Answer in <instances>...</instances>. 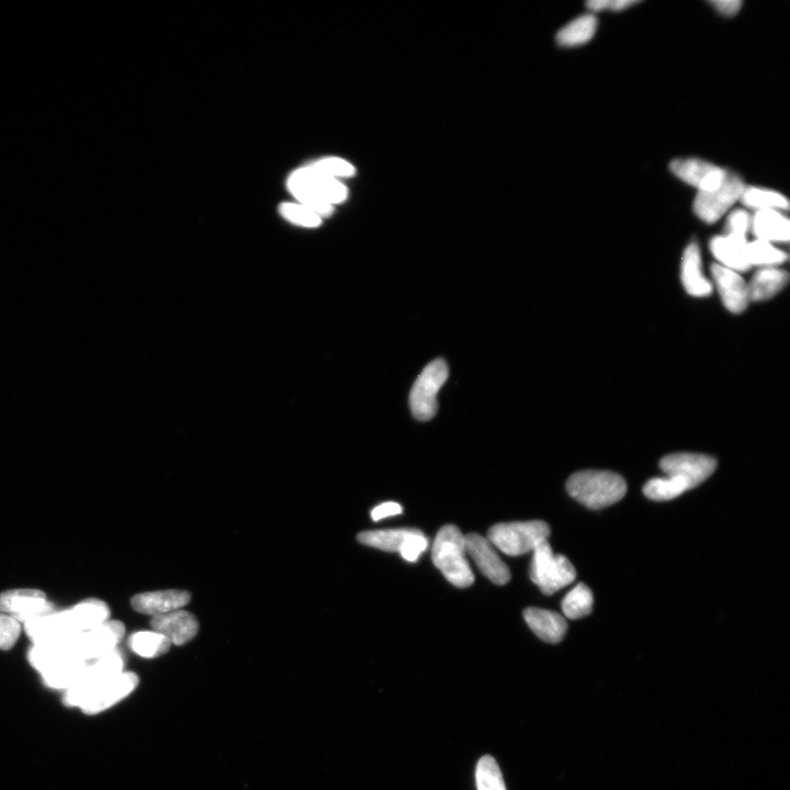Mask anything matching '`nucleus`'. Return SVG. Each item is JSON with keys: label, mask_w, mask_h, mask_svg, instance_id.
I'll list each match as a JSON object with an SVG mask.
<instances>
[{"label": "nucleus", "mask_w": 790, "mask_h": 790, "mask_svg": "<svg viewBox=\"0 0 790 790\" xmlns=\"http://www.w3.org/2000/svg\"><path fill=\"white\" fill-rule=\"evenodd\" d=\"M139 685V677L122 672L106 680L78 683L65 692L66 705L76 707L88 715L105 711L128 697Z\"/></svg>", "instance_id": "nucleus-1"}, {"label": "nucleus", "mask_w": 790, "mask_h": 790, "mask_svg": "<svg viewBox=\"0 0 790 790\" xmlns=\"http://www.w3.org/2000/svg\"><path fill=\"white\" fill-rule=\"evenodd\" d=\"M288 187L301 205L321 218L331 216L335 203L343 202L348 195L342 183L316 172L311 165L293 173Z\"/></svg>", "instance_id": "nucleus-2"}, {"label": "nucleus", "mask_w": 790, "mask_h": 790, "mask_svg": "<svg viewBox=\"0 0 790 790\" xmlns=\"http://www.w3.org/2000/svg\"><path fill=\"white\" fill-rule=\"evenodd\" d=\"M567 490L591 510H602L624 499L627 483L611 471L585 470L574 473L567 482Z\"/></svg>", "instance_id": "nucleus-3"}, {"label": "nucleus", "mask_w": 790, "mask_h": 790, "mask_svg": "<svg viewBox=\"0 0 790 790\" xmlns=\"http://www.w3.org/2000/svg\"><path fill=\"white\" fill-rule=\"evenodd\" d=\"M436 568L444 577L460 589L469 588L474 575L467 560L466 538L454 525L439 530L432 548Z\"/></svg>", "instance_id": "nucleus-4"}, {"label": "nucleus", "mask_w": 790, "mask_h": 790, "mask_svg": "<svg viewBox=\"0 0 790 790\" xmlns=\"http://www.w3.org/2000/svg\"><path fill=\"white\" fill-rule=\"evenodd\" d=\"M550 528L541 521L505 523L489 530L488 540L505 555L517 557L534 552L548 541Z\"/></svg>", "instance_id": "nucleus-5"}, {"label": "nucleus", "mask_w": 790, "mask_h": 790, "mask_svg": "<svg viewBox=\"0 0 790 790\" xmlns=\"http://www.w3.org/2000/svg\"><path fill=\"white\" fill-rule=\"evenodd\" d=\"M529 577L541 593L552 595L573 583L577 571L568 558L553 553L548 541H545L534 551Z\"/></svg>", "instance_id": "nucleus-6"}, {"label": "nucleus", "mask_w": 790, "mask_h": 790, "mask_svg": "<svg viewBox=\"0 0 790 790\" xmlns=\"http://www.w3.org/2000/svg\"><path fill=\"white\" fill-rule=\"evenodd\" d=\"M448 375L445 360L436 359L417 378L410 394L411 411L416 420L426 422L436 415L437 394L447 381Z\"/></svg>", "instance_id": "nucleus-7"}, {"label": "nucleus", "mask_w": 790, "mask_h": 790, "mask_svg": "<svg viewBox=\"0 0 790 790\" xmlns=\"http://www.w3.org/2000/svg\"><path fill=\"white\" fill-rule=\"evenodd\" d=\"M126 627L118 620H108L89 631L78 632L69 637L74 656L83 662H92L118 649Z\"/></svg>", "instance_id": "nucleus-8"}, {"label": "nucleus", "mask_w": 790, "mask_h": 790, "mask_svg": "<svg viewBox=\"0 0 790 790\" xmlns=\"http://www.w3.org/2000/svg\"><path fill=\"white\" fill-rule=\"evenodd\" d=\"M744 186L737 175H727L724 183L710 191H698L694 209L699 219L707 223L718 221L724 214L741 199Z\"/></svg>", "instance_id": "nucleus-9"}, {"label": "nucleus", "mask_w": 790, "mask_h": 790, "mask_svg": "<svg viewBox=\"0 0 790 790\" xmlns=\"http://www.w3.org/2000/svg\"><path fill=\"white\" fill-rule=\"evenodd\" d=\"M47 595L39 590H10L0 593V613L14 617L20 624L54 613Z\"/></svg>", "instance_id": "nucleus-10"}, {"label": "nucleus", "mask_w": 790, "mask_h": 790, "mask_svg": "<svg viewBox=\"0 0 790 790\" xmlns=\"http://www.w3.org/2000/svg\"><path fill=\"white\" fill-rule=\"evenodd\" d=\"M660 467L668 477L683 480L692 490L715 472L717 461L706 455L680 453L665 456Z\"/></svg>", "instance_id": "nucleus-11"}, {"label": "nucleus", "mask_w": 790, "mask_h": 790, "mask_svg": "<svg viewBox=\"0 0 790 790\" xmlns=\"http://www.w3.org/2000/svg\"><path fill=\"white\" fill-rule=\"evenodd\" d=\"M466 538V550L480 571L496 585H504L511 580V571L503 562L488 538L478 534H469Z\"/></svg>", "instance_id": "nucleus-12"}, {"label": "nucleus", "mask_w": 790, "mask_h": 790, "mask_svg": "<svg viewBox=\"0 0 790 790\" xmlns=\"http://www.w3.org/2000/svg\"><path fill=\"white\" fill-rule=\"evenodd\" d=\"M671 171L683 182L698 188V191H710L719 187L726 179L728 173L714 164L687 158L675 160L671 163Z\"/></svg>", "instance_id": "nucleus-13"}, {"label": "nucleus", "mask_w": 790, "mask_h": 790, "mask_svg": "<svg viewBox=\"0 0 790 790\" xmlns=\"http://www.w3.org/2000/svg\"><path fill=\"white\" fill-rule=\"evenodd\" d=\"M711 272L725 307L736 314L746 310L751 301L748 282L739 273L718 264L713 265Z\"/></svg>", "instance_id": "nucleus-14"}, {"label": "nucleus", "mask_w": 790, "mask_h": 790, "mask_svg": "<svg viewBox=\"0 0 790 790\" xmlns=\"http://www.w3.org/2000/svg\"><path fill=\"white\" fill-rule=\"evenodd\" d=\"M191 600V595L182 590L146 592L135 595L131 600L134 611L153 617L162 616L183 609Z\"/></svg>", "instance_id": "nucleus-15"}, {"label": "nucleus", "mask_w": 790, "mask_h": 790, "mask_svg": "<svg viewBox=\"0 0 790 790\" xmlns=\"http://www.w3.org/2000/svg\"><path fill=\"white\" fill-rule=\"evenodd\" d=\"M151 626L160 632L172 645L184 646L193 640L199 631V623L195 615L179 609V611L152 618Z\"/></svg>", "instance_id": "nucleus-16"}, {"label": "nucleus", "mask_w": 790, "mask_h": 790, "mask_svg": "<svg viewBox=\"0 0 790 790\" xmlns=\"http://www.w3.org/2000/svg\"><path fill=\"white\" fill-rule=\"evenodd\" d=\"M748 243L747 237L725 234L711 241L710 250L716 257L718 265L740 274L748 272L751 268Z\"/></svg>", "instance_id": "nucleus-17"}, {"label": "nucleus", "mask_w": 790, "mask_h": 790, "mask_svg": "<svg viewBox=\"0 0 790 790\" xmlns=\"http://www.w3.org/2000/svg\"><path fill=\"white\" fill-rule=\"evenodd\" d=\"M24 625L26 634L33 642V645L58 641L71 635L78 634V632L72 629L66 611L54 612L50 615L36 618Z\"/></svg>", "instance_id": "nucleus-18"}, {"label": "nucleus", "mask_w": 790, "mask_h": 790, "mask_svg": "<svg viewBox=\"0 0 790 790\" xmlns=\"http://www.w3.org/2000/svg\"><path fill=\"white\" fill-rule=\"evenodd\" d=\"M681 278L685 290L693 297L705 298L713 292V285L703 273L701 252H699L696 243H692L686 248L682 261Z\"/></svg>", "instance_id": "nucleus-19"}, {"label": "nucleus", "mask_w": 790, "mask_h": 790, "mask_svg": "<svg viewBox=\"0 0 790 790\" xmlns=\"http://www.w3.org/2000/svg\"><path fill=\"white\" fill-rule=\"evenodd\" d=\"M524 618L534 634L545 642L558 643L567 634V620L558 613L530 607L524 612Z\"/></svg>", "instance_id": "nucleus-20"}, {"label": "nucleus", "mask_w": 790, "mask_h": 790, "mask_svg": "<svg viewBox=\"0 0 790 790\" xmlns=\"http://www.w3.org/2000/svg\"><path fill=\"white\" fill-rule=\"evenodd\" d=\"M751 229L761 241L772 244L789 241L790 223L781 211H756L752 218Z\"/></svg>", "instance_id": "nucleus-21"}, {"label": "nucleus", "mask_w": 790, "mask_h": 790, "mask_svg": "<svg viewBox=\"0 0 790 790\" xmlns=\"http://www.w3.org/2000/svg\"><path fill=\"white\" fill-rule=\"evenodd\" d=\"M75 632H85L108 622L109 606L96 598H90L66 611Z\"/></svg>", "instance_id": "nucleus-22"}, {"label": "nucleus", "mask_w": 790, "mask_h": 790, "mask_svg": "<svg viewBox=\"0 0 790 790\" xmlns=\"http://www.w3.org/2000/svg\"><path fill=\"white\" fill-rule=\"evenodd\" d=\"M788 274L778 267L760 268L749 285L751 301L769 300L781 292L788 282Z\"/></svg>", "instance_id": "nucleus-23"}, {"label": "nucleus", "mask_w": 790, "mask_h": 790, "mask_svg": "<svg viewBox=\"0 0 790 790\" xmlns=\"http://www.w3.org/2000/svg\"><path fill=\"white\" fill-rule=\"evenodd\" d=\"M416 529L371 530L358 535L359 543L389 552H401Z\"/></svg>", "instance_id": "nucleus-24"}, {"label": "nucleus", "mask_w": 790, "mask_h": 790, "mask_svg": "<svg viewBox=\"0 0 790 790\" xmlns=\"http://www.w3.org/2000/svg\"><path fill=\"white\" fill-rule=\"evenodd\" d=\"M129 646L134 653L145 659L164 656L172 647L171 641L154 630L135 632L129 639Z\"/></svg>", "instance_id": "nucleus-25"}, {"label": "nucleus", "mask_w": 790, "mask_h": 790, "mask_svg": "<svg viewBox=\"0 0 790 790\" xmlns=\"http://www.w3.org/2000/svg\"><path fill=\"white\" fill-rule=\"evenodd\" d=\"M597 20L594 15H584L564 27L557 36L563 47H577L589 42L595 35Z\"/></svg>", "instance_id": "nucleus-26"}, {"label": "nucleus", "mask_w": 790, "mask_h": 790, "mask_svg": "<svg viewBox=\"0 0 790 790\" xmlns=\"http://www.w3.org/2000/svg\"><path fill=\"white\" fill-rule=\"evenodd\" d=\"M744 206L756 211L788 210L789 202L777 191L762 188H746L740 199Z\"/></svg>", "instance_id": "nucleus-27"}, {"label": "nucleus", "mask_w": 790, "mask_h": 790, "mask_svg": "<svg viewBox=\"0 0 790 790\" xmlns=\"http://www.w3.org/2000/svg\"><path fill=\"white\" fill-rule=\"evenodd\" d=\"M593 604L594 597L589 586L580 583L564 597L562 611L570 619H579L592 613Z\"/></svg>", "instance_id": "nucleus-28"}, {"label": "nucleus", "mask_w": 790, "mask_h": 790, "mask_svg": "<svg viewBox=\"0 0 790 790\" xmlns=\"http://www.w3.org/2000/svg\"><path fill=\"white\" fill-rule=\"evenodd\" d=\"M687 484L679 478H657L650 480L643 488L648 499L657 502L671 501L688 491Z\"/></svg>", "instance_id": "nucleus-29"}, {"label": "nucleus", "mask_w": 790, "mask_h": 790, "mask_svg": "<svg viewBox=\"0 0 790 790\" xmlns=\"http://www.w3.org/2000/svg\"><path fill=\"white\" fill-rule=\"evenodd\" d=\"M748 258L751 267H777L787 261V254L772 243L756 240L748 243Z\"/></svg>", "instance_id": "nucleus-30"}, {"label": "nucleus", "mask_w": 790, "mask_h": 790, "mask_svg": "<svg viewBox=\"0 0 790 790\" xmlns=\"http://www.w3.org/2000/svg\"><path fill=\"white\" fill-rule=\"evenodd\" d=\"M476 780L478 790H506L500 767L490 755L479 761Z\"/></svg>", "instance_id": "nucleus-31"}, {"label": "nucleus", "mask_w": 790, "mask_h": 790, "mask_svg": "<svg viewBox=\"0 0 790 790\" xmlns=\"http://www.w3.org/2000/svg\"><path fill=\"white\" fill-rule=\"evenodd\" d=\"M281 216L304 228H318L322 218L301 203H284L280 206Z\"/></svg>", "instance_id": "nucleus-32"}, {"label": "nucleus", "mask_w": 790, "mask_h": 790, "mask_svg": "<svg viewBox=\"0 0 790 790\" xmlns=\"http://www.w3.org/2000/svg\"><path fill=\"white\" fill-rule=\"evenodd\" d=\"M311 166L316 172L334 179L338 177H351L355 174V167L351 163L337 157L324 158V160L316 162Z\"/></svg>", "instance_id": "nucleus-33"}, {"label": "nucleus", "mask_w": 790, "mask_h": 790, "mask_svg": "<svg viewBox=\"0 0 790 790\" xmlns=\"http://www.w3.org/2000/svg\"><path fill=\"white\" fill-rule=\"evenodd\" d=\"M21 634V624L14 617L0 613V650H10Z\"/></svg>", "instance_id": "nucleus-34"}, {"label": "nucleus", "mask_w": 790, "mask_h": 790, "mask_svg": "<svg viewBox=\"0 0 790 790\" xmlns=\"http://www.w3.org/2000/svg\"><path fill=\"white\" fill-rule=\"evenodd\" d=\"M427 548L428 539L421 530L416 529V532L406 541L400 553L406 561L415 562Z\"/></svg>", "instance_id": "nucleus-35"}, {"label": "nucleus", "mask_w": 790, "mask_h": 790, "mask_svg": "<svg viewBox=\"0 0 790 790\" xmlns=\"http://www.w3.org/2000/svg\"><path fill=\"white\" fill-rule=\"evenodd\" d=\"M751 224L752 218L747 211L738 210L732 212L727 222L726 234L747 237Z\"/></svg>", "instance_id": "nucleus-36"}, {"label": "nucleus", "mask_w": 790, "mask_h": 790, "mask_svg": "<svg viewBox=\"0 0 790 790\" xmlns=\"http://www.w3.org/2000/svg\"><path fill=\"white\" fill-rule=\"evenodd\" d=\"M403 513L402 506L395 502L383 503L371 512V517L375 522L381 521L383 518L397 516Z\"/></svg>", "instance_id": "nucleus-37"}, {"label": "nucleus", "mask_w": 790, "mask_h": 790, "mask_svg": "<svg viewBox=\"0 0 790 790\" xmlns=\"http://www.w3.org/2000/svg\"><path fill=\"white\" fill-rule=\"evenodd\" d=\"M713 5L724 16H735L741 8L740 0H717Z\"/></svg>", "instance_id": "nucleus-38"}, {"label": "nucleus", "mask_w": 790, "mask_h": 790, "mask_svg": "<svg viewBox=\"0 0 790 790\" xmlns=\"http://www.w3.org/2000/svg\"><path fill=\"white\" fill-rule=\"evenodd\" d=\"M639 4L636 0H611V5H609V9L614 11L625 10L631 6H635Z\"/></svg>", "instance_id": "nucleus-39"}, {"label": "nucleus", "mask_w": 790, "mask_h": 790, "mask_svg": "<svg viewBox=\"0 0 790 790\" xmlns=\"http://www.w3.org/2000/svg\"><path fill=\"white\" fill-rule=\"evenodd\" d=\"M609 5H611V0H593V2L586 4L593 11L609 9Z\"/></svg>", "instance_id": "nucleus-40"}]
</instances>
